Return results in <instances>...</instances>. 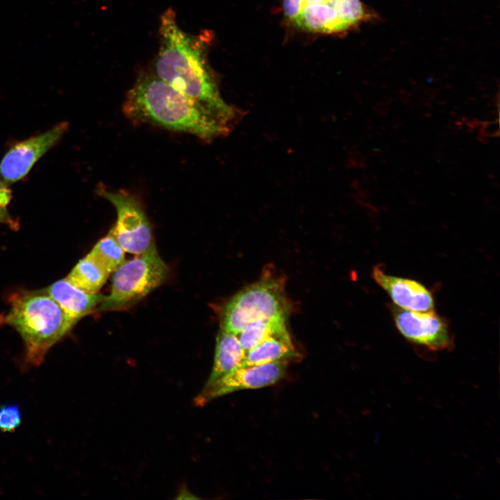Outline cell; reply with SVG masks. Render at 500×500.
<instances>
[{
	"label": "cell",
	"instance_id": "4",
	"mask_svg": "<svg viewBox=\"0 0 500 500\" xmlns=\"http://www.w3.org/2000/svg\"><path fill=\"white\" fill-rule=\"evenodd\" d=\"M168 267L158 254L154 243L133 258L124 260L114 272L110 293L99 310L122 308L142 299L162 284Z\"/></svg>",
	"mask_w": 500,
	"mask_h": 500
},
{
	"label": "cell",
	"instance_id": "6",
	"mask_svg": "<svg viewBox=\"0 0 500 500\" xmlns=\"http://www.w3.org/2000/svg\"><path fill=\"white\" fill-rule=\"evenodd\" d=\"M99 194L110 201L117 212V221L110 233L123 249L138 255L153 244L149 222L140 201L124 192L99 189Z\"/></svg>",
	"mask_w": 500,
	"mask_h": 500
},
{
	"label": "cell",
	"instance_id": "13",
	"mask_svg": "<svg viewBox=\"0 0 500 500\" xmlns=\"http://www.w3.org/2000/svg\"><path fill=\"white\" fill-rule=\"evenodd\" d=\"M299 357L288 331L274 335L246 352L242 366L288 362Z\"/></svg>",
	"mask_w": 500,
	"mask_h": 500
},
{
	"label": "cell",
	"instance_id": "16",
	"mask_svg": "<svg viewBox=\"0 0 500 500\" xmlns=\"http://www.w3.org/2000/svg\"><path fill=\"white\" fill-rule=\"evenodd\" d=\"M287 331L285 318L259 319L246 325L238 335L247 352L265 340Z\"/></svg>",
	"mask_w": 500,
	"mask_h": 500
},
{
	"label": "cell",
	"instance_id": "5",
	"mask_svg": "<svg viewBox=\"0 0 500 500\" xmlns=\"http://www.w3.org/2000/svg\"><path fill=\"white\" fill-rule=\"evenodd\" d=\"M287 312L283 283L265 278L240 291L226 303L222 316L221 331L238 335L252 322L286 319Z\"/></svg>",
	"mask_w": 500,
	"mask_h": 500
},
{
	"label": "cell",
	"instance_id": "12",
	"mask_svg": "<svg viewBox=\"0 0 500 500\" xmlns=\"http://www.w3.org/2000/svg\"><path fill=\"white\" fill-rule=\"evenodd\" d=\"M335 0L303 4L294 24L304 30L322 33H334L348 29L340 19L334 6Z\"/></svg>",
	"mask_w": 500,
	"mask_h": 500
},
{
	"label": "cell",
	"instance_id": "14",
	"mask_svg": "<svg viewBox=\"0 0 500 500\" xmlns=\"http://www.w3.org/2000/svg\"><path fill=\"white\" fill-rule=\"evenodd\" d=\"M245 355L238 335L221 331L216 339L212 368L205 385L210 384L241 367Z\"/></svg>",
	"mask_w": 500,
	"mask_h": 500
},
{
	"label": "cell",
	"instance_id": "10",
	"mask_svg": "<svg viewBox=\"0 0 500 500\" xmlns=\"http://www.w3.org/2000/svg\"><path fill=\"white\" fill-rule=\"evenodd\" d=\"M372 278L399 308L419 312L433 310V294L417 281L388 274L380 266L374 267Z\"/></svg>",
	"mask_w": 500,
	"mask_h": 500
},
{
	"label": "cell",
	"instance_id": "1",
	"mask_svg": "<svg viewBox=\"0 0 500 500\" xmlns=\"http://www.w3.org/2000/svg\"><path fill=\"white\" fill-rule=\"evenodd\" d=\"M159 34L155 74L231 128L238 110L221 97L208 65L210 33H185L179 27L174 11L169 8L161 15Z\"/></svg>",
	"mask_w": 500,
	"mask_h": 500
},
{
	"label": "cell",
	"instance_id": "3",
	"mask_svg": "<svg viewBox=\"0 0 500 500\" xmlns=\"http://www.w3.org/2000/svg\"><path fill=\"white\" fill-rule=\"evenodd\" d=\"M10 308L0 315V326L8 325L24 344L23 367H38L48 351L78 322L48 294L41 291L10 295Z\"/></svg>",
	"mask_w": 500,
	"mask_h": 500
},
{
	"label": "cell",
	"instance_id": "8",
	"mask_svg": "<svg viewBox=\"0 0 500 500\" xmlns=\"http://www.w3.org/2000/svg\"><path fill=\"white\" fill-rule=\"evenodd\" d=\"M68 128L62 122L47 131L17 142L0 161V180L7 185L25 178L35 162L61 139Z\"/></svg>",
	"mask_w": 500,
	"mask_h": 500
},
{
	"label": "cell",
	"instance_id": "17",
	"mask_svg": "<svg viewBox=\"0 0 500 500\" xmlns=\"http://www.w3.org/2000/svg\"><path fill=\"white\" fill-rule=\"evenodd\" d=\"M88 255L109 274L114 272L125 260V251L110 233L99 240Z\"/></svg>",
	"mask_w": 500,
	"mask_h": 500
},
{
	"label": "cell",
	"instance_id": "18",
	"mask_svg": "<svg viewBox=\"0 0 500 500\" xmlns=\"http://www.w3.org/2000/svg\"><path fill=\"white\" fill-rule=\"evenodd\" d=\"M334 6L340 19L348 28L369 17L360 0H335Z\"/></svg>",
	"mask_w": 500,
	"mask_h": 500
},
{
	"label": "cell",
	"instance_id": "7",
	"mask_svg": "<svg viewBox=\"0 0 500 500\" xmlns=\"http://www.w3.org/2000/svg\"><path fill=\"white\" fill-rule=\"evenodd\" d=\"M392 315L397 329L412 344L433 352L453 346L448 323L433 310L419 312L393 307Z\"/></svg>",
	"mask_w": 500,
	"mask_h": 500
},
{
	"label": "cell",
	"instance_id": "11",
	"mask_svg": "<svg viewBox=\"0 0 500 500\" xmlns=\"http://www.w3.org/2000/svg\"><path fill=\"white\" fill-rule=\"evenodd\" d=\"M42 291L50 296L65 312L77 320L99 310L105 298V295L99 292L83 291L66 278L53 283Z\"/></svg>",
	"mask_w": 500,
	"mask_h": 500
},
{
	"label": "cell",
	"instance_id": "21",
	"mask_svg": "<svg viewBox=\"0 0 500 500\" xmlns=\"http://www.w3.org/2000/svg\"><path fill=\"white\" fill-rule=\"evenodd\" d=\"M303 0H283V12L286 18L294 23L299 15Z\"/></svg>",
	"mask_w": 500,
	"mask_h": 500
},
{
	"label": "cell",
	"instance_id": "19",
	"mask_svg": "<svg viewBox=\"0 0 500 500\" xmlns=\"http://www.w3.org/2000/svg\"><path fill=\"white\" fill-rule=\"evenodd\" d=\"M22 423V413L17 404H6L0 406V431L3 433L14 432Z\"/></svg>",
	"mask_w": 500,
	"mask_h": 500
},
{
	"label": "cell",
	"instance_id": "2",
	"mask_svg": "<svg viewBox=\"0 0 500 500\" xmlns=\"http://www.w3.org/2000/svg\"><path fill=\"white\" fill-rule=\"evenodd\" d=\"M123 111L135 122L188 133L206 141L231 130L155 74H142L138 78L127 94Z\"/></svg>",
	"mask_w": 500,
	"mask_h": 500
},
{
	"label": "cell",
	"instance_id": "20",
	"mask_svg": "<svg viewBox=\"0 0 500 500\" xmlns=\"http://www.w3.org/2000/svg\"><path fill=\"white\" fill-rule=\"evenodd\" d=\"M12 197V190L8 185L0 180V224H5L16 231L19 227V222L10 214L8 210V206Z\"/></svg>",
	"mask_w": 500,
	"mask_h": 500
},
{
	"label": "cell",
	"instance_id": "9",
	"mask_svg": "<svg viewBox=\"0 0 500 500\" xmlns=\"http://www.w3.org/2000/svg\"><path fill=\"white\" fill-rule=\"evenodd\" d=\"M288 362H275L256 366H241L205 385L194 398V405L203 406L212 400L242 390L258 389L274 384L285 375Z\"/></svg>",
	"mask_w": 500,
	"mask_h": 500
},
{
	"label": "cell",
	"instance_id": "22",
	"mask_svg": "<svg viewBox=\"0 0 500 500\" xmlns=\"http://www.w3.org/2000/svg\"><path fill=\"white\" fill-rule=\"evenodd\" d=\"M326 1H327V0H303V1L301 3V6L303 4L312 3H322V2H324Z\"/></svg>",
	"mask_w": 500,
	"mask_h": 500
},
{
	"label": "cell",
	"instance_id": "15",
	"mask_svg": "<svg viewBox=\"0 0 500 500\" xmlns=\"http://www.w3.org/2000/svg\"><path fill=\"white\" fill-rule=\"evenodd\" d=\"M109 273L89 255L81 259L65 278L75 287L88 292H98L105 284Z\"/></svg>",
	"mask_w": 500,
	"mask_h": 500
}]
</instances>
